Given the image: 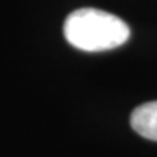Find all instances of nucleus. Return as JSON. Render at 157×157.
<instances>
[{"label":"nucleus","instance_id":"obj_1","mask_svg":"<svg viewBox=\"0 0 157 157\" xmlns=\"http://www.w3.org/2000/svg\"><path fill=\"white\" fill-rule=\"evenodd\" d=\"M65 39L75 49L101 52L121 47L129 39V26L110 12L100 9H77L65 19Z\"/></svg>","mask_w":157,"mask_h":157},{"label":"nucleus","instance_id":"obj_2","mask_svg":"<svg viewBox=\"0 0 157 157\" xmlns=\"http://www.w3.org/2000/svg\"><path fill=\"white\" fill-rule=\"evenodd\" d=\"M131 128L147 140L157 141V101L140 105L133 110Z\"/></svg>","mask_w":157,"mask_h":157}]
</instances>
